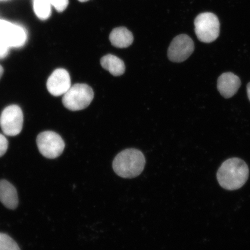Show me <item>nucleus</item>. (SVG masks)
I'll return each mask as SVG.
<instances>
[{
  "label": "nucleus",
  "mask_w": 250,
  "mask_h": 250,
  "mask_svg": "<svg viewBox=\"0 0 250 250\" xmlns=\"http://www.w3.org/2000/svg\"><path fill=\"white\" fill-rule=\"evenodd\" d=\"M134 38L132 33L126 27L115 28L109 35L111 44L116 48H127L132 44Z\"/></svg>",
  "instance_id": "nucleus-12"
},
{
  "label": "nucleus",
  "mask_w": 250,
  "mask_h": 250,
  "mask_svg": "<svg viewBox=\"0 0 250 250\" xmlns=\"http://www.w3.org/2000/svg\"><path fill=\"white\" fill-rule=\"evenodd\" d=\"M3 73H4V69H3V67L1 66V65H0V79H1Z\"/></svg>",
  "instance_id": "nucleus-20"
},
{
  "label": "nucleus",
  "mask_w": 250,
  "mask_h": 250,
  "mask_svg": "<svg viewBox=\"0 0 250 250\" xmlns=\"http://www.w3.org/2000/svg\"><path fill=\"white\" fill-rule=\"evenodd\" d=\"M37 145L41 154L48 159L59 157L65 147V144L62 137L58 133L51 131H46L39 134L37 138Z\"/></svg>",
  "instance_id": "nucleus-6"
},
{
  "label": "nucleus",
  "mask_w": 250,
  "mask_h": 250,
  "mask_svg": "<svg viewBox=\"0 0 250 250\" xmlns=\"http://www.w3.org/2000/svg\"><path fill=\"white\" fill-rule=\"evenodd\" d=\"M247 92H248V95L250 101V83H249L248 84V86H247Z\"/></svg>",
  "instance_id": "nucleus-19"
},
{
  "label": "nucleus",
  "mask_w": 250,
  "mask_h": 250,
  "mask_svg": "<svg viewBox=\"0 0 250 250\" xmlns=\"http://www.w3.org/2000/svg\"><path fill=\"white\" fill-rule=\"evenodd\" d=\"M101 62L102 67L114 76H120L125 73L124 62L116 56L108 54L103 56Z\"/></svg>",
  "instance_id": "nucleus-13"
},
{
  "label": "nucleus",
  "mask_w": 250,
  "mask_h": 250,
  "mask_svg": "<svg viewBox=\"0 0 250 250\" xmlns=\"http://www.w3.org/2000/svg\"><path fill=\"white\" fill-rule=\"evenodd\" d=\"M27 40L26 30L20 24L0 20V44L10 48H20Z\"/></svg>",
  "instance_id": "nucleus-5"
},
{
  "label": "nucleus",
  "mask_w": 250,
  "mask_h": 250,
  "mask_svg": "<svg viewBox=\"0 0 250 250\" xmlns=\"http://www.w3.org/2000/svg\"><path fill=\"white\" fill-rule=\"evenodd\" d=\"M33 8L34 14L39 20H48L52 14L51 0H33Z\"/></svg>",
  "instance_id": "nucleus-14"
},
{
  "label": "nucleus",
  "mask_w": 250,
  "mask_h": 250,
  "mask_svg": "<svg viewBox=\"0 0 250 250\" xmlns=\"http://www.w3.org/2000/svg\"><path fill=\"white\" fill-rule=\"evenodd\" d=\"M94 98L92 87L86 84L77 83L71 86L62 99L64 107L71 111H79L88 107Z\"/></svg>",
  "instance_id": "nucleus-3"
},
{
  "label": "nucleus",
  "mask_w": 250,
  "mask_h": 250,
  "mask_svg": "<svg viewBox=\"0 0 250 250\" xmlns=\"http://www.w3.org/2000/svg\"><path fill=\"white\" fill-rule=\"evenodd\" d=\"M240 85L241 81L239 77L230 72L222 74L217 81L218 91L226 99L232 98L235 95Z\"/></svg>",
  "instance_id": "nucleus-10"
},
{
  "label": "nucleus",
  "mask_w": 250,
  "mask_h": 250,
  "mask_svg": "<svg viewBox=\"0 0 250 250\" xmlns=\"http://www.w3.org/2000/svg\"><path fill=\"white\" fill-rule=\"evenodd\" d=\"M146 159L143 153L136 149H126L119 153L112 164L119 176L132 179L138 176L145 168Z\"/></svg>",
  "instance_id": "nucleus-2"
},
{
  "label": "nucleus",
  "mask_w": 250,
  "mask_h": 250,
  "mask_svg": "<svg viewBox=\"0 0 250 250\" xmlns=\"http://www.w3.org/2000/svg\"><path fill=\"white\" fill-rule=\"evenodd\" d=\"M46 86L49 92L53 96L64 95L71 87L69 73L63 68L56 69L49 77Z\"/></svg>",
  "instance_id": "nucleus-9"
},
{
  "label": "nucleus",
  "mask_w": 250,
  "mask_h": 250,
  "mask_svg": "<svg viewBox=\"0 0 250 250\" xmlns=\"http://www.w3.org/2000/svg\"><path fill=\"white\" fill-rule=\"evenodd\" d=\"M9 47L3 44H0V59L4 58L8 55Z\"/></svg>",
  "instance_id": "nucleus-18"
},
{
  "label": "nucleus",
  "mask_w": 250,
  "mask_h": 250,
  "mask_svg": "<svg viewBox=\"0 0 250 250\" xmlns=\"http://www.w3.org/2000/svg\"><path fill=\"white\" fill-rule=\"evenodd\" d=\"M249 169L242 159L233 158L223 162L217 171L219 184L223 188L233 190L242 188L248 181Z\"/></svg>",
  "instance_id": "nucleus-1"
},
{
  "label": "nucleus",
  "mask_w": 250,
  "mask_h": 250,
  "mask_svg": "<svg viewBox=\"0 0 250 250\" xmlns=\"http://www.w3.org/2000/svg\"><path fill=\"white\" fill-rule=\"evenodd\" d=\"M78 1H79L80 2H85L88 1L89 0H78Z\"/></svg>",
  "instance_id": "nucleus-21"
},
{
  "label": "nucleus",
  "mask_w": 250,
  "mask_h": 250,
  "mask_svg": "<svg viewBox=\"0 0 250 250\" xmlns=\"http://www.w3.org/2000/svg\"><path fill=\"white\" fill-rule=\"evenodd\" d=\"M0 202L7 208L14 210L18 206L17 190L5 180H0Z\"/></svg>",
  "instance_id": "nucleus-11"
},
{
  "label": "nucleus",
  "mask_w": 250,
  "mask_h": 250,
  "mask_svg": "<svg viewBox=\"0 0 250 250\" xmlns=\"http://www.w3.org/2000/svg\"><path fill=\"white\" fill-rule=\"evenodd\" d=\"M0 250H21L18 244L10 236L0 233Z\"/></svg>",
  "instance_id": "nucleus-15"
},
{
  "label": "nucleus",
  "mask_w": 250,
  "mask_h": 250,
  "mask_svg": "<svg viewBox=\"0 0 250 250\" xmlns=\"http://www.w3.org/2000/svg\"><path fill=\"white\" fill-rule=\"evenodd\" d=\"M52 7L58 12H62L66 9L69 4L68 0H51Z\"/></svg>",
  "instance_id": "nucleus-16"
},
{
  "label": "nucleus",
  "mask_w": 250,
  "mask_h": 250,
  "mask_svg": "<svg viewBox=\"0 0 250 250\" xmlns=\"http://www.w3.org/2000/svg\"><path fill=\"white\" fill-rule=\"evenodd\" d=\"M195 31L200 42L211 43L220 35V21L216 15L204 12L197 16L194 21Z\"/></svg>",
  "instance_id": "nucleus-4"
},
{
  "label": "nucleus",
  "mask_w": 250,
  "mask_h": 250,
  "mask_svg": "<svg viewBox=\"0 0 250 250\" xmlns=\"http://www.w3.org/2000/svg\"><path fill=\"white\" fill-rule=\"evenodd\" d=\"M0 1H6V0H0Z\"/></svg>",
  "instance_id": "nucleus-22"
},
{
  "label": "nucleus",
  "mask_w": 250,
  "mask_h": 250,
  "mask_svg": "<svg viewBox=\"0 0 250 250\" xmlns=\"http://www.w3.org/2000/svg\"><path fill=\"white\" fill-rule=\"evenodd\" d=\"M23 124V112L18 105H9L2 112L0 117V126L6 135H18L22 130Z\"/></svg>",
  "instance_id": "nucleus-7"
},
{
  "label": "nucleus",
  "mask_w": 250,
  "mask_h": 250,
  "mask_svg": "<svg viewBox=\"0 0 250 250\" xmlns=\"http://www.w3.org/2000/svg\"><path fill=\"white\" fill-rule=\"evenodd\" d=\"M8 147V142L6 137L0 134V157L7 152Z\"/></svg>",
  "instance_id": "nucleus-17"
},
{
  "label": "nucleus",
  "mask_w": 250,
  "mask_h": 250,
  "mask_svg": "<svg viewBox=\"0 0 250 250\" xmlns=\"http://www.w3.org/2000/svg\"><path fill=\"white\" fill-rule=\"evenodd\" d=\"M194 49L192 39L187 34H181L172 41L168 49V58L173 62H183L192 55Z\"/></svg>",
  "instance_id": "nucleus-8"
}]
</instances>
